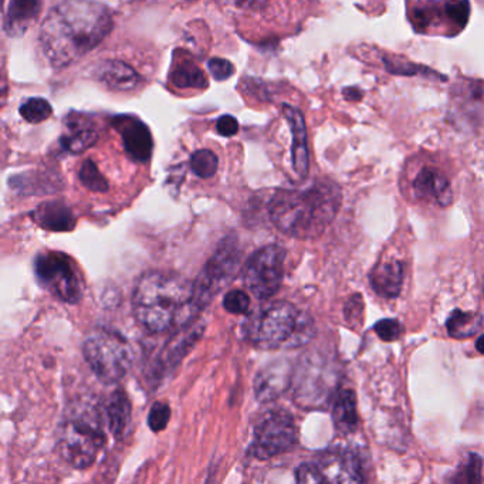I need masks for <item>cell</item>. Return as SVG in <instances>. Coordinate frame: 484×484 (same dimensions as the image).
<instances>
[{"label": "cell", "mask_w": 484, "mask_h": 484, "mask_svg": "<svg viewBox=\"0 0 484 484\" xmlns=\"http://www.w3.org/2000/svg\"><path fill=\"white\" fill-rule=\"evenodd\" d=\"M284 118L290 125L291 137V160H293V168L298 177H306L310 171V152L307 145V128H306V120L300 109L284 104Z\"/></svg>", "instance_id": "5bb4252c"}, {"label": "cell", "mask_w": 484, "mask_h": 484, "mask_svg": "<svg viewBox=\"0 0 484 484\" xmlns=\"http://www.w3.org/2000/svg\"><path fill=\"white\" fill-rule=\"evenodd\" d=\"M296 420L286 411H270L262 415L253 430V442L250 454L259 461L289 452L297 444Z\"/></svg>", "instance_id": "9c48e42d"}, {"label": "cell", "mask_w": 484, "mask_h": 484, "mask_svg": "<svg viewBox=\"0 0 484 484\" xmlns=\"http://www.w3.org/2000/svg\"><path fill=\"white\" fill-rule=\"evenodd\" d=\"M229 2L245 11H259L267 4V0H229Z\"/></svg>", "instance_id": "f35d334b"}, {"label": "cell", "mask_w": 484, "mask_h": 484, "mask_svg": "<svg viewBox=\"0 0 484 484\" xmlns=\"http://www.w3.org/2000/svg\"><path fill=\"white\" fill-rule=\"evenodd\" d=\"M113 26L108 7L96 0H63L41 24V50L53 67L63 69L92 52Z\"/></svg>", "instance_id": "6da1fadb"}, {"label": "cell", "mask_w": 484, "mask_h": 484, "mask_svg": "<svg viewBox=\"0 0 484 484\" xmlns=\"http://www.w3.org/2000/svg\"><path fill=\"white\" fill-rule=\"evenodd\" d=\"M483 321L481 314L454 310L446 320L447 334L456 340L473 337L483 327Z\"/></svg>", "instance_id": "d4e9b609"}, {"label": "cell", "mask_w": 484, "mask_h": 484, "mask_svg": "<svg viewBox=\"0 0 484 484\" xmlns=\"http://www.w3.org/2000/svg\"><path fill=\"white\" fill-rule=\"evenodd\" d=\"M286 250L269 245L257 250L243 267L242 279L247 290L259 300H269L283 284Z\"/></svg>", "instance_id": "30bf717a"}, {"label": "cell", "mask_w": 484, "mask_h": 484, "mask_svg": "<svg viewBox=\"0 0 484 484\" xmlns=\"http://www.w3.org/2000/svg\"><path fill=\"white\" fill-rule=\"evenodd\" d=\"M481 290H483V297H484V280H483V287H481Z\"/></svg>", "instance_id": "b9f144b4"}, {"label": "cell", "mask_w": 484, "mask_h": 484, "mask_svg": "<svg viewBox=\"0 0 484 484\" xmlns=\"http://www.w3.org/2000/svg\"><path fill=\"white\" fill-rule=\"evenodd\" d=\"M133 406L130 398L123 389H117L111 395L106 405L107 425L109 432L117 439H123L130 428Z\"/></svg>", "instance_id": "44dd1931"}, {"label": "cell", "mask_w": 484, "mask_h": 484, "mask_svg": "<svg viewBox=\"0 0 484 484\" xmlns=\"http://www.w3.org/2000/svg\"><path fill=\"white\" fill-rule=\"evenodd\" d=\"M82 352L91 371L106 384L121 381L133 367L134 351L130 342L109 328L92 330L82 345Z\"/></svg>", "instance_id": "8992f818"}, {"label": "cell", "mask_w": 484, "mask_h": 484, "mask_svg": "<svg viewBox=\"0 0 484 484\" xmlns=\"http://www.w3.org/2000/svg\"><path fill=\"white\" fill-rule=\"evenodd\" d=\"M444 14L457 29H463L471 18L469 0H444Z\"/></svg>", "instance_id": "f546056e"}, {"label": "cell", "mask_w": 484, "mask_h": 484, "mask_svg": "<svg viewBox=\"0 0 484 484\" xmlns=\"http://www.w3.org/2000/svg\"><path fill=\"white\" fill-rule=\"evenodd\" d=\"M202 331H203V325L194 324L191 330H184L182 335H177V338L169 341V344L165 347L164 355L160 357V367H162L160 372H167V369L179 364L184 355L194 347V342L198 341Z\"/></svg>", "instance_id": "603a6c76"}, {"label": "cell", "mask_w": 484, "mask_h": 484, "mask_svg": "<svg viewBox=\"0 0 484 484\" xmlns=\"http://www.w3.org/2000/svg\"><path fill=\"white\" fill-rule=\"evenodd\" d=\"M41 0H11L4 14V31L21 36L28 31L40 12Z\"/></svg>", "instance_id": "ffe728a7"}, {"label": "cell", "mask_w": 484, "mask_h": 484, "mask_svg": "<svg viewBox=\"0 0 484 484\" xmlns=\"http://www.w3.org/2000/svg\"><path fill=\"white\" fill-rule=\"evenodd\" d=\"M171 419V408L165 402H155L148 415V425L152 432H160Z\"/></svg>", "instance_id": "4dcf8cb0"}, {"label": "cell", "mask_w": 484, "mask_h": 484, "mask_svg": "<svg viewBox=\"0 0 484 484\" xmlns=\"http://www.w3.org/2000/svg\"><path fill=\"white\" fill-rule=\"evenodd\" d=\"M208 69L216 82H225V80L230 79L235 73L232 63L220 57L211 58L208 62Z\"/></svg>", "instance_id": "8d00e7d4"}, {"label": "cell", "mask_w": 484, "mask_h": 484, "mask_svg": "<svg viewBox=\"0 0 484 484\" xmlns=\"http://www.w3.org/2000/svg\"><path fill=\"white\" fill-rule=\"evenodd\" d=\"M314 333L313 318L287 301L260 308L245 325L246 338L263 350L303 347Z\"/></svg>", "instance_id": "277c9868"}, {"label": "cell", "mask_w": 484, "mask_h": 484, "mask_svg": "<svg viewBox=\"0 0 484 484\" xmlns=\"http://www.w3.org/2000/svg\"><path fill=\"white\" fill-rule=\"evenodd\" d=\"M104 446V420L97 406H79L70 411L58 427V454L74 469L84 471L91 466Z\"/></svg>", "instance_id": "5b68a950"}, {"label": "cell", "mask_w": 484, "mask_h": 484, "mask_svg": "<svg viewBox=\"0 0 484 484\" xmlns=\"http://www.w3.org/2000/svg\"><path fill=\"white\" fill-rule=\"evenodd\" d=\"M31 218L48 232H70L75 226L72 209L58 201L41 203L36 211H33Z\"/></svg>", "instance_id": "d6986e66"}, {"label": "cell", "mask_w": 484, "mask_h": 484, "mask_svg": "<svg viewBox=\"0 0 484 484\" xmlns=\"http://www.w3.org/2000/svg\"><path fill=\"white\" fill-rule=\"evenodd\" d=\"M194 283L171 272H148L134 291L135 317L151 333H165L194 318Z\"/></svg>", "instance_id": "3957f363"}, {"label": "cell", "mask_w": 484, "mask_h": 484, "mask_svg": "<svg viewBox=\"0 0 484 484\" xmlns=\"http://www.w3.org/2000/svg\"><path fill=\"white\" fill-rule=\"evenodd\" d=\"M223 308L230 314H247L250 308V297L245 291H229L223 297Z\"/></svg>", "instance_id": "1f68e13d"}, {"label": "cell", "mask_w": 484, "mask_h": 484, "mask_svg": "<svg viewBox=\"0 0 484 484\" xmlns=\"http://www.w3.org/2000/svg\"><path fill=\"white\" fill-rule=\"evenodd\" d=\"M344 97L348 101L355 103V101H359L362 99V92L359 89H355V87H350V89L344 90Z\"/></svg>", "instance_id": "ab89813d"}, {"label": "cell", "mask_w": 484, "mask_h": 484, "mask_svg": "<svg viewBox=\"0 0 484 484\" xmlns=\"http://www.w3.org/2000/svg\"><path fill=\"white\" fill-rule=\"evenodd\" d=\"M19 111H21V116L23 117V120L28 121V123L40 124L50 118L53 108L48 99L33 97V99H26L22 104Z\"/></svg>", "instance_id": "4316f807"}, {"label": "cell", "mask_w": 484, "mask_h": 484, "mask_svg": "<svg viewBox=\"0 0 484 484\" xmlns=\"http://www.w3.org/2000/svg\"><path fill=\"white\" fill-rule=\"evenodd\" d=\"M476 350H478L480 354L484 355V334L476 340Z\"/></svg>", "instance_id": "60d3db41"}, {"label": "cell", "mask_w": 484, "mask_h": 484, "mask_svg": "<svg viewBox=\"0 0 484 484\" xmlns=\"http://www.w3.org/2000/svg\"><path fill=\"white\" fill-rule=\"evenodd\" d=\"M296 480L301 484L325 483L317 463H304L297 467Z\"/></svg>", "instance_id": "e575fe53"}, {"label": "cell", "mask_w": 484, "mask_h": 484, "mask_svg": "<svg viewBox=\"0 0 484 484\" xmlns=\"http://www.w3.org/2000/svg\"><path fill=\"white\" fill-rule=\"evenodd\" d=\"M114 128L120 134L128 157L137 162H148L154 150V140L147 124L135 116H118L113 120Z\"/></svg>", "instance_id": "7c38bea8"}, {"label": "cell", "mask_w": 484, "mask_h": 484, "mask_svg": "<svg viewBox=\"0 0 484 484\" xmlns=\"http://www.w3.org/2000/svg\"><path fill=\"white\" fill-rule=\"evenodd\" d=\"M35 273L40 286L63 303L77 304L82 300V274L72 257L65 253L48 250L38 255Z\"/></svg>", "instance_id": "ba28073f"}, {"label": "cell", "mask_w": 484, "mask_h": 484, "mask_svg": "<svg viewBox=\"0 0 484 484\" xmlns=\"http://www.w3.org/2000/svg\"><path fill=\"white\" fill-rule=\"evenodd\" d=\"M92 74L114 91H133L143 84V77L123 60H104L92 69Z\"/></svg>", "instance_id": "9a60e30c"}, {"label": "cell", "mask_w": 484, "mask_h": 484, "mask_svg": "<svg viewBox=\"0 0 484 484\" xmlns=\"http://www.w3.org/2000/svg\"><path fill=\"white\" fill-rule=\"evenodd\" d=\"M384 65H385V69L389 73H393L395 75H405V77L423 75V77H429V79L446 80L444 75H440L439 73L436 74L429 67L411 63L410 60H405V58L385 57L384 58Z\"/></svg>", "instance_id": "484cf974"}, {"label": "cell", "mask_w": 484, "mask_h": 484, "mask_svg": "<svg viewBox=\"0 0 484 484\" xmlns=\"http://www.w3.org/2000/svg\"><path fill=\"white\" fill-rule=\"evenodd\" d=\"M79 179L87 189L92 192L108 191V182L101 172L99 171L96 162L86 160L82 162L79 171Z\"/></svg>", "instance_id": "f1b7e54d"}, {"label": "cell", "mask_w": 484, "mask_h": 484, "mask_svg": "<svg viewBox=\"0 0 484 484\" xmlns=\"http://www.w3.org/2000/svg\"><path fill=\"white\" fill-rule=\"evenodd\" d=\"M293 381L290 362L277 359L260 369L255 379V395L259 402H272L286 393Z\"/></svg>", "instance_id": "4fadbf2b"}, {"label": "cell", "mask_w": 484, "mask_h": 484, "mask_svg": "<svg viewBox=\"0 0 484 484\" xmlns=\"http://www.w3.org/2000/svg\"><path fill=\"white\" fill-rule=\"evenodd\" d=\"M481 466H483V462H481L480 456L471 454L469 456V461L462 469V473H459L457 480L466 481V483H480Z\"/></svg>", "instance_id": "836d02e7"}, {"label": "cell", "mask_w": 484, "mask_h": 484, "mask_svg": "<svg viewBox=\"0 0 484 484\" xmlns=\"http://www.w3.org/2000/svg\"><path fill=\"white\" fill-rule=\"evenodd\" d=\"M219 160L215 152L211 150H199L194 152L191 157V169L196 177H213L218 171Z\"/></svg>", "instance_id": "83f0119b"}, {"label": "cell", "mask_w": 484, "mask_h": 484, "mask_svg": "<svg viewBox=\"0 0 484 484\" xmlns=\"http://www.w3.org/2000/svg\"><path fill=\"white\" fill-rule=\"evenodd\" d=\"M333 420L335 429L342 435L354 433L359 428V412H357V398L350 389L338 393L333 406Z\"/></svg>", "instance_id": "7402d4cb"}, {"label": "cell", "mask_w": 484, "mask_h": 484, "mask_svg": "<svg viewBox=\"0 0 484 484\" xmlns=\"http://www.w3.org/2000/svg\"><path fill=\"white\" fill-rule=\"evenodd\" d=\"M372 290L384 298H396L402 291L403 264L396 259L382 260L369 273Z\"/></svg>", "instance_id": "e0dca14e"}, {"label": "cell", "mask_w": 484, "mask_h": 484, "mask_svg": "<svg viewBox=\"0 0 484 484\" xmlns=\"http://www.w3.org/2000/svg\"><path fill=\"white\" fill-rule=\"evenodd\" d=\"M374 330L382 341L386 342L396 341L402 335V325L393 318H384V320L378 321Z\"/></svg>", "instance_id": "d6a6232c"}, {"label": "cell", "mask_w": 484, "mask_h": 484, "mask_svg": "<svg viewBox=\"0 0 484 484\" xmlns=\"http://www.w3.org/2000/svg\"><path fill=\"white\" fill-rule=\"evenodd\" d=\"M239 245L235 238H226L215 255L208 260L198 279L194 283V313L198 314L218 296L228 284L232 283L240 266Z\"/></svg>", "instance_id": "52a82bcc"}, {"label": "cell", "mask_w": 484, "mask_h": 484, "mask_svg": "<svg viewBox=\"0 0 484 484\" xmlns=\"http://www.w3.org/2000/svg\"><path fill=\"white\" fill-rule=\"evenodd\" d=\"M99 141V133L87 121L86 117L69 116L65 118V133L63 134L60 145L69 154L79 155L90 150Z\"/></svg>", "instance_id": "ac0fdd59"}, {"label": "cell", "mask_w": 484, "mask_h": 484, "mask_svg": "<svg viewBox=\"0 0 484 484\" xmlns=\"http://www.w3.org/2000/svg\"><path fill=\"white\" fill-rule=\"evenodd\" d=\"M344 313L348 324L351 325V327H354V325L361 327L364 301H362V297L359 294H355L347 301Z\"/></svg>", "instance_id": "d590c367"}, {"label": "cell", "mask_w": 484, "mask_h": 484, "mask_svg": "<svg viewBox=\"0 0 484 484\" xmlns=\"http://www.w3.org/2000/svg\"><path fill=\"white\" fill-rule=\"evenodd\" d=\"M325 483H362L365 481L361 459L355 450L330 449L317 462Z\"/></svg>", "instance_id": "8fae6325"}, {"label": "cell", "mask_w": 484, "mask_h": 484, "mask_svg": "<svg viewBox=\"0 0 484 484\" xmlns=\"http://www.w3.org/2000/svg\"><path fill=\"white\" fill-rule=\"evenodd\" d=\"M216 130H218L219 135H222V137H235L238 131H239V123H238L235 117L225 114L216 123Z\"/></svg>", "instance_id": "74e56055"}, {"label": "cell", "mask_w": 484, "mask_h": 484, "mask_svg": "<svg viewBox=\"0 0 484 484\" xmlns=\"http://www.w3.org/2000/svg\"><path fill=\"white\" fill-rule=\"evenodd\" d=\"M341 201V189L330 181L314 182L303 189H280L270 201V218L284 235L311 239L333 223Z\"/></svg>", "instance_id": "7a4b0ae2"}, {"label": "cell", "mask_w": 484, "mask_h": 484, "mask_svg": "<svg viewBox=\"0 0 484 484\" xmlns=\"http://www.w3.org/2000/svg\"><path fill=\"white\" fill-rule=\"evenodd\" d=\"M172 86L181 90H203L208 87V79L191 58H175L171 70Z\"/></svg>", "instance_id": "cb8c5ba5"}, {"label": "cell", "mask_w": 484, "mask_h": 484, "mask_svg": "<svg viewBox=\"0 0 484 484\" xmlns=\"http://www.w3.org/2000/svg\"><path fill=\"white\" fill-rule=\"evenodd\" d=\"M416 198L433 201L442 208H447L454 202V192L449 179L435 168H423L413 181Z\"/></svg>", "instance_id": "2e32d148"}]
</instances>
